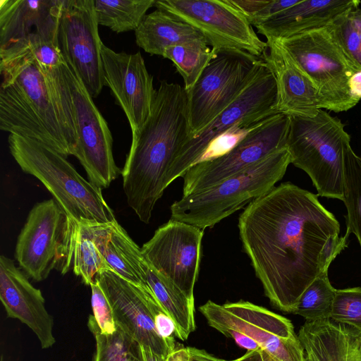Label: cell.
Masks as SVG:
<instances>
[{"label": "cell", "instance_id": "1", "mask_svg": "<svg viewBox=\"0 0 361 361\" xmlns=\"http://www.w3.org/2000/svg\"><path fill=\"white\" fill-rule=\"evenodd\" d=\"M243 247L264 293L293 313L310 283L348 245L340 224L317 195L291 183L252 201L238 220Z\"/></svg>", "mask_w": 361, "mask_h": 361}, {"label": "cell", "instance_id": "2", "mask_svg": "<svg viewBox=\"0 0 361 361\" xmlns=\"http://www.w3.org/2000/svg\"><path fill=\"white\" fill-rule=\"evenodd\" d=\"M0 129L44 144L64 157L75 155L77 135L61 66L35 63L0 67Z\"/></svg>", "mask_w": 361, "mask_h": 361}, {"label": "cell", "instance_id": "3", "mask_svg": "<svg viewBox=\"0 0 361 361\" xmlns=\"http://www.w3.org/2000/svg\"><path fill=\"white\" fill-rule=\"evenodd\" d=\"M189 133L183 87L164 80L157 90L151 114L135 134L121 175L129 207L148 224L162 196L168 172Z\"/></svg>", "mask_w": 361, "mask_h": 361}, {"label": "cell", "instance_id": "4", "mask_svg": "<svg viewBox=\"0 0 361 361\" xmlns=\"http://www.w3.org/2000/svg\"><path fill=\"white\" fill-rule=\"evenodd\" d=\"M10 153L21 170L37 178L68 217L79 222L116 221L102 189L83 178L66 157L35 140L9 134Z\"/></svg>", "mask_w": 361, "mask_h": 361}, {"label": "cell", "instance_id": "5", "mask_svg": "<svg viewBox=\"0 0 361 361\" xmlns=\"http://www.w3.org/2000/svg\"><path fill=\"white\" fill-rule=\"evenodd\" d=\"M290 163L287 147L279 149L204 191L183 196L171 204V219L203 230L213 227L274 188Z\"/></svg>", "mask_w": 361, "mask_h": 361}, {"label": "cell", "instance_id": "6", "mask_svg": "<svg viewBox=\"0 0 361 361\" xmlns=\"http://www.w3.org/2000/svg\"><path fill=\"white\" fill-rule=\"evenodd\" d=\"M286 147L291 164L310 177L318 195L343 200V149L350 137L340 119L319 109L290 115Z\"/></svg>", "mask_w": 361, "mask_h": 361}, {"label": "cell", "instance_id": "7", "mask_svg": "<svg viewBox=\"0 0 361 361\" xmlns=\"http://www.w3.org/2000/svg\"><path fill=\"white\" fill-rule=\"evenodd\" d=\"M276 41L313 82L324 109L341 112L357 104L350 95L348 81L360 70L344 54L326 26Z\"/></svg>", "mask_w": 361, "mask_h": 361}, {"label": "cell", "instance_id": "8", "mask_svg": "<svg viewBox=\"0 0 361 361\" xmlns=\"http://www.w3.org/2000/svg\"><path fill=\"white\" fill-rule=\"evenodd\" d=\"M154 7L200 32L214 53H237L263 59L267 44L228 0H155Z\"/></svg>", "mask_w": 361, "mask_h": 361}, {"label": "cell", "instance_id": "9", "mask_svg": "<svg viewBox=\"0 0 361 361\" xmlns=\"http://www.w3.org/2000/svg\"><path fill=\"white\" fill-rule=\"evenodd\" d=\"M276 80L264 61L233 103L195 137L187 139L178 152L166 178V188L183 177L216 136L238 125L262 121L277 113Z\"/></svg>", "mask_w": 361, "mask_h": 361}, {"label": "cell", "instance_id": "10", "mask_svg": "<svg viewBox=\"0 0 361 361\" xmlns=\"http://www.w3.org/2000/svg\"><path fill=\"white\" fill-rule=\"evenodd\" d=\"M61 71L77 135L75 157L85 170L88 180L101 189L107 188L121 173L114 159L111 131L73 66L65 60Z\"/></svg>", "mask_w": 361, "mask_h": 361}, {"label": "cell", "instance_id": "11", "mask_svg": "<svg viewBox=\"0 0 361 361\" xmlns=\"http://www.w3.org/2000/svg\"><path fill=\"white\" fill-rule=\"evenodd\" d=\"M263 62V59L253 61L233 52L216 54L194 85L185 90L187 139L197 135L233 103Z\"/></svg>", "mask_w": 361, "mask_h": 361}, {"label": "cell", "instance_id": "12", "mask_svg": "<svg viewBox=\"0 0 361 361\" xmlns=\"http://www.w3.org/2000/svg\"><path fill=\"white\" fill-rule=\"evenodd\" d=\"M208 324L221 331L233 329L255 341L275 361H305L304 349L291 322L263 307L240 300L200 307Z\"/></svg>", "mask_w": 361, "mask_h": 361}, {"label": "cell", "instance_id": "13", "mask_svg": "<svg viewBox=\"0 0 361 361\" xmlns=\"http://www.w3.org/2000/svg\"><path fill=\"white\" fill-rule=\"evenodd\" d=\"M289 126L288 115L276 114L226 154L194 164L183 176V196L204 191L286 148Z\"/></svg>", "mask_w": 361, "mask_h": 361}, {"label": "cell", "instance_id": "14", "mask_svg": "<svg viewBox=\"0 0 361 361\" xmlns=\"http://www.w3.org/2000/svg\"><path fill=\"white\" fill-rule=\"evenodd\" d=\"M98 25L94 0H64L59 47L92 98L105 85Z\"/></svg>", "mask_w": 361, "mask_h": 361}, {"label": "cell", "instance_id": "15", "mask_svg": "<svg viewBox=\"0 0 361 361\" xmlns=\"http://www.w3.org/2000/svg\"><path fill=\"white\" fill-rule=\"evenodd\" d=\"M204 230L171 219L141 247L155 270L171 280L192 302L201 260Z\"/></svg>", "mask_w": 361, "mask_h": 361}, {"label": "cell", "instance_id": "16", "mask_svg": "<svg viewBox=\"0 0 361 361\" xmlns=\"http://www.w3.org/2000/svg\"><path fill=\"white\" fill-rule=\"evenodd\" d=\"M113 310L116 326L139 344L167 357L176 343L164 339L157 332L153 314L162 308L152 290L140 288L111 270L101 272L96 280Z\"/></svg>", "mask_w": 361, "mask_h": 361}, {"label": "cell", "instance_id": "17", "mask_svg": "<svg viewBox=\"0 0 361 361\" xmlns=\"http://www.w3.org/2000/svg\"><path fill=\"white\" fill-rule=\"evenodd\" d=\"M68 224V215L52 198L30 211L18 237L15 257L20 267L36 281L56 269L59 250Z\"/></svg>", "mask_w": 361, "mask_h": 361}, {"label": "cell", "instance_id": "18", "mask_svg": "<svg viewBox=\"0 0 361 361\" xmlns=\"http://www.w3.org/2000/svg\"><path fill=\"white\" fill-rule=\"evenodd\" d=\"M105 85L124 111L135 135L151 114L157 90L140 52H116L102 44Z\"/></svg>", "mask_w": 361, "mask_h": 361}, {"label": "cell", "instance_id": "19", "mask_svg": "<svg viewBox=\"0 0 361 361\" xmlns=\"http://www.w3.org/2000/svg\"><path fill=\"white\" fill-rule=\"evenodd\" d=\"M0 300L7 316L25 324L35 334L42 348L55 343L54 320L45 307L41 290L4 255L0 257Z\"/></svg>", "mask_w": 361, "mask_h": 361}, {"label": "cell", "instance_id": "20", "mask_svg": "<svg viewBox=\"0 0 361 361\" xmlns=\"http://www.w3.org/2000/svg\"><path fill=\"white\" fill-rule=\"evenodd\" d=\"M64 0H0V49L34 37L59 43Z\"/></svg>", "mask_w": 361, "mask_h": 361}, {"label": "cell", "instance_id": "21", "mask_svg": "<svg viewBox=\"0 0 361 361\" xmlns=\"http://www.w3.org/2000/svg\"><path fill=\"white\" fill-rule=\"evenodd\" d=\"M263 61L274 75L277 88L276 111L286 115L313 116L324 109L309 77L276 40H267Z\"/></svg>", "mask_w": 361, "mask_h": 361}, {"label": "cell", "instance_id": "22", "mask_svg": "<svg viewBox=\"0 0 361 361\" xmlns=\"http://www.w3.org/2000/svg\"><path fill=\"white\" fill-rule=\"evenodd\" d=\"M360 4L357 0H300L256 28L267 40L287 38L326 27Z\"/></svg>", "mask_w": 361, "mask_h": 361}, {"label": "cell", "instance_id": "23", "mask_svg": "<svg viewBox=\"0 0 361 361\" xmlns=\"http://www.w3.org/2000/svg\"><path fill=\"white\" fill-rule=\"evenodd\" d=\"M298 337L305 361H359L361 331L331 319L305 321Z\"/></svg>", "mask_w": 361, "mask_h": 361}, {"label": "cell", "instance_id": "24", "mask_svg": "<svg viewBox=\"0 0 361 361\" xmlns=\"http://www.w3.org/2000/svg\"><path fill=\"white\" fill-rule=\"evenodd\" d=\"M97 224L79 222L68 216L56 267L62 274L72 269L87 286L96 282L101 272L111 270L94 242Z\"/></svg>", "mask_w": 361, "mask_h": 361}, {"label": "cell", "instance_id": "25", "mask_svg": "<svg viewBox=\"0 0 361 361\" xmlns=\"http://www.w3.org/2000/svg\"><path fill=\"white\" fill-rule=\"evenodd\" d=\"M94 242L112 271L135 286L151 290L147 281L148 264L141 247L116 220L97 224Z\"/></svg>", "mask_w": 361, "mask_h": 361}, {"label": "cell", "instance_id": "26", "mask_svg": "<svg viewBox=\"0 0 361 361\" xmlns=\"http://www.w3.org/2000/svg\"><path fill=\"white\" fill-rule=\"evenodd\" d=\"M135 35L137 45L145 52L161 56L166 47L204 38L190 25L157 8L145 16Z\"/></svg>", "mask_w": 361, "mask_h": 361}, {"label": "cell", "instance_id": "27", "mask_svg": "<svg viewBox=\"0 0 361 361\" xmlns=\"http://www.w3.org/2000/svg\"><path fill=\"white\" fill-rule=\"evenodd\" d=\"M147 281L161 307L173 320L176 326V337L186 340L196 327L195 302L189 300L171 280L149 264Z\"/></svg>", "mask_w": 361, "mask_h": 361}, {"label": "cell", "instance_id": "28", "mask_svg": "<svg viewBox=\"0 0 361 361\" xmlns=\"http://www.w3.org/2000/svg\"><path fill=\"white\" fill-rule=\"evenodd\" d=\"M99 25L121 33L139 27L155 0H94Z\"/></svg>", "mask_w": 361, "mask_h": 361}, {"label": "cell", "instance_id": "29", "mask_svg": "<svg viewBox=\"0 0 361 361\" xmlns=\"http://www.w3.org/2000/svg\"><path fill=\"white\" fill-rule=\"evenodd\" d=\"M216 56L204 38L166 47L162 55L173 62L183 79L185 90L194 85Z\"/></svg>", "mask_w": 361, "mask_h": 361}, {"label": "cell", "instance_id": "30", "mask_svg": "<svg viewBox=\"0 0 361 361\" xmlns=\"http://www.w3.org/2000/svg\"><path fill=\"white\" fill-rule=\"evenodd\" d=\"M347 214L346 233H354L361 247V157L350 146L345 144L343 149V200Z\"/></svg>", "mask_w": 361, "mask_h": 361}, {"label": "cell", "instance_id": "31", "mask_svg": "<svg viewBox=\"0 0 361 361\" xmlns=\"http://www.w3.org/2000/svg\"><path fill=\"white\" fill-rule=\"evenodd\" d=\"M87 326L96 341L92 361H139L140 344L119 327L111 334H104L93 315Z\"/></svg>", "mask_w": 361, "mask_h": 361}, {"label": "cell", "instance_id": "32", "mask_svg": "<svg viewBox=\"0 0 361 361\" xmlns=\"http://www.w3.org/2000/svg\"><path fill=\"white\" fill-rule=\"evenodd\" d=\"M336 290L328 271L321 274L302 293L293 313L307 322L330 319Z\"/></svg>", "mask_w": 361, "mask_h": 361}, {"label": "cell", "instance_id": "33", "mask_svg": "<svg viewBox=\"0 0 361 361\" xmlns=\"http://www.w3.org/2000/svg\"><path fill=\"white\" fill-rule=\"evenodd\" d=\"M330 319L361 331V287L336 290Z\"/></svg>", "mask_w": 361, "mask_h": 361}, {"label": "cell", "instance_id": "34", "mask_svg": "<svg viewBox=\"0 0 361 361\" xmlns=\"http://www.w3.org/2000/svg\"><path fill=\"white\" fill-rule=\"evenodd\" d=\"M350 13L338 17L326 27L344 54L361 70V39Z\"/></svg>", "mask_w": 361, "mask_h": 361}, {"label": "cell", "instance_id": "35", "mask_svg": "<svg viewBox=\"0 0 361 361\" xmlns=\"http://www.w3.org/2000/svg\"><path fill=\"white\" fill-rule=\"evenodd\" d=\"M268 118L250 125H238L219 135L209 143L195 164L212 160L226 154L243 140L250 132L259 127Z\"/></svg>", "mask_w": 361, "mask_h": 361}, {"label": "cell", "instance_id": "36", "mask_svg": "<svg viewBox=\"0 0 361 361\" xmlns=\"http://www.w3.org/2000/svg\"><path fill=\"white\" fill-rule=\"evenodd\" d=\"M91 303L93 316L104 334H111L117 329L111 304L99 283L96 281L90 285Z\"/></svg>", "mask_w": 361, "mask_h": 361}, {"label": "cell", "instance_id": "37", "mask_svg": "<svg viewBox=\"0 0 361 361\" xmlns=\"http://www.w3.org/2000/svg\"><path fill=\"white\" fill-rule=\"evenodd\" d=\"M300 1V0H269L268 4L250 20V23L252 26L257 27L281 12L297 4Z\"/></svg>", "mask_w": 361, "mask_h": 361}, {"label": "cell", "instance_id": "38", "mask_svg": "<svg viewBox=\"0 0 361 361\" xmlns=\"http://www.w3.org/2000/svg\"><path fill=\"white\" fill-rule=\"evenodd\" d=\"M269 0H228L248 20H250L269 2Z\"/></svg>", "mask_w": 361, "mask_h": 361}, {"label": "cell", "instance_id": "39", "mask_svg": "<svg viewBox=\"0 0 361 361\" xmlns=\"http://www.w3.org/2000/svg\"><path fill=\"white\" fill-rule=\"evenodd\" d=\"M226 337L232 338L235 343L247 351L261 349L258 343L248 336L233 329H223L219 331Z\"/></svg>", "mask_w": 361, "mask_h": 361}, {"label": "cell", "instance_id": "40", "mask_svg": "<svg viewBox=\"0 0 361 361\" xmlns=\"http://www.w3.org/2000/svg\"><path fill=\"white\" fill-rule=\"evenodd\" d=\"M348 87L351 97L358 103L361 99V70L357 71L350 77Z\"/></svg>", "mask_w": 361, "mask_h": 361}, {"label": "cell", "instance_id": "41", "mask_svg": "<svg viewBox=\"0 0 361 361\" xmlns=\"http://www.w3.org/2000/svg\"><path fill=\"white\" fill-rule=\"evenodd\" d=\"M187 348L189 353V361H229L216 357L203 350L193 347Z\"/></svg>", "mask_w": 361, "mask_h": 361}, {"label": "cell", "instance_id": "42", "mask_svg": "<svg viewBox=\"0 0 361 361\" xmlns=\"http://www.w3.org/2000/svg\"><path fill=\"white\" fill-rule=\"evenodd\" d=\"M139 361H166V357L159 355L149 348L140 344Z\"/></svg>", "mask_w": 361, "mask_h": 361}, {"label": "cell", "instance_id": "43", "mask_svg": "<svg viewBox=\"0 0 361 361\" xmlns=\"http://www.w3.org/2000/svg\"><path fill=\"white\" fill-rule=\"evenodd\" d=\"M229 361H264L262 349L247 351L242 357Z\"/></svg>", "mask_w": 361, "mask_h": 361}, {"label": "cell", "instance_id": "44", "mask_svg": "<svg viewBox=\"0 0 361 361\" xmlns=\"http://www.w3.org/2000/svg\"><path fill=\"white\" fill-rule=\"evenodd\" d=\"M352 19L355 25L360 38L361 39V8H357L350 13Z\"/></svg>", "mask_w": 361, "mask_h": 361}, {"label": "cell", "instance_id": "45", "mask_svg": "<svg viewBox=\"0 0 361 361\" xmlns=\"http://www.w3.org/2000/svg\"><path fill=\"white\" fill-rule=\"evenodd\" d=\"M263 357L264 361H275L271 357H270L267 353L262 350Z\"/></svg>", "mask_w": 361, "mask_h": 361}]
</instances>
